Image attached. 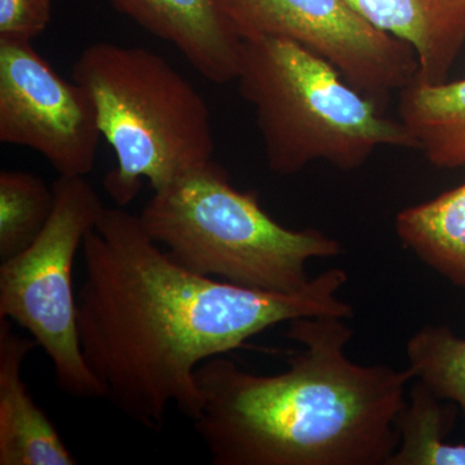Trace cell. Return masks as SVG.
<instances>
[{"instance_id":"obj_3","label":"cell","mask_w":465,"mask_h":465,"mask_svg":"<svg viewBox=\"0 0 465 465\" xmlns=\"http://www.w3.org/2000/svg\"><path fill=\"white\" fill-rule=\"evenodd\" d=\"M235 81L255 109L272 173L290 176L320 161L354 171L379 148L418 149L405 125L289 39L246 36Z\"/></svg>"},{"instance_id":"obj_6","label":"cell","mask_w":465,"mask_h":465,"mask_svg":"<svg viewBox=\"0 0 465 465\" xmlns=\"http://www.w3.org/2000/svg\"><path fill=\"white\" fill-rule=\"evenodd\" d=\"M52 188L47 225L26 250L0 265V318L23 327L45 351L61 391L75 399H105L79 341L73 266L106 207L85 176H60Z\"/></svg>"},{"instance_id":"obj_5","label":"cell","mask_w":465,"mask_h":465,"mask_svg":"<svg viewBox=\"0 0 465 465\" xmlns=\"http://www.w3.org/2000/svg\"><path fill=\"white\" fill-rule=\"evenodd\" d=\"M73 81L91 94L101 134L114 150L116 166L104 186L119 207L137 197L143 180L158 191L213 161L206 101L161 54L94 43L75 61Z\"/></svg>"},{"instance_id":"obj_12","label":"cell","mask_w":465,"mask_h":465,"mask_svg":"<svg viewBox=\"0 0 465 465\" xmlns=\"http://www.w3.org/2000/svg\"><path fill=\"white\" fill-rule=\"evenodd\" d=\"M399 121L433 166H465V78L424 84L415 78L400 92Z\"/></svg>"},{"instance_id":"obj_7","label":"cell","mask_w":465,"mask_h":465,"mask_svg":"<svg viewBox=\"0 0 465 465\" xmlns=\"http://www.w3.org/2000/svg\"><path fill=\"white\" fill-rule=\"evenodd\" d=\"M243 38L278 36L331 64L379 108L419 73L414 50L369 23L348 0H229Z\"/></svg>"},{"instance_id":"obj_15","label":"cell","mask_w":465,"mask_h":465,"mask_svg":"<svg viewBox=\"0 0 465 465\" xmlns=\"http://www.w3.org/2000/svg\"><path fill=\"white\" fill-rule=\"evenodd\" d=\"M54 207V192L41 177L0 171V259L14 258L39 237Z\"/></svg>"},{"instance_id":"obj_10","label":"cell","mask_w":465,"mask_h":465,"mask_svg":"<svg viewBox=\"0 0 465 465\" xmlns=\"http://www.w3.org/2000/svg\"><path fill=\"white\" fill-rule=\"evenodd\" d=\"M35 347L32 336L18 335L8 318H0V465H74L78 460L21 378Z\"/></svg>"},{"instance_id":"obj_14","label":"cell","mask_w":465,"mask_h":465,"mask_svg":"<svg viewBox=\"0 0 465 465\" xmlns=\"http://www.w3.org/2000/svg\"><path fill=\"white\" fill-rule=\"evenodd\" d=\"M423 382L410 390L397 415L399 445L387 465H465V443H449L457 409Z\"/></svg>"},{"instance_id":"obj_16","label":"cell","mask_w":465,"mask_h":465,"mask_svg":"<svg viewBox=\"0 0 465 465\" xmlns=\"http://www.w3.org/2000/svg\"><path fill=\"white\" fill-rule=\"evenodd\" d=\"M406 356L414 378L465 416V339L448 326H425L407 341Z\"/></svg>"},{"instance_id":"obj_9","label":"cell","mask_w":465,"mask_h":465,"mask_svg":"<svg viewBox=\"0 0 465 465\" xmlns=\"http://www.w3.org/2000/svg\"><path fill=\"white\" fill-rule=\"evenodd\" d=\"M146 32L170 42L208 81H235L243 35L229 0H110Z\"/></svg>"},{"instance_id":"obj_17","label":"cell","mask_w":465,"mask_h":465,"mask_svg":"<svg viewBox=\"0 0 465 465\" xmlns=\"http://www.w3.org/2000/svg\"><path fill=\"white\" fill-rule=\"evenodd\" d=\"M51 0H0V39L30 41L51 21Z\"/></svg>"},{"instance_id":"obj_11","label":"cell","mask_w":465,"mask_h":465,"mask_svg":"<svg viewBox=\"0 0 465 465\" xmlns=\"http://www.w3.org/2000/svg\"><path fill=\"white\" fill-rule=\"evenodd\" d=\"M361 16L414 50L416 78L446 82L465 43V0H348Z\"/></svg>"},{"instance_id":"obj_8","label":"cell","mask_w":465,"mask_h":465,"mask_svg":"<svg viewBox=\"0 0 465 465\" xmlns=\"http://www.w3.org/2000/svg\"><path fill=\"white\" fill-rule=\"evenodd\" d=\"M101 137L84 87L57 74L32 42L0 39V142L38 152L60 176H87Z\"/></svg>"},{"instance_id":"obj_2","label":"cell","mask_w":465,"mask_h":465,"mask_svg":"<svg viewBox=\"0 0 465 465\" xmlns=\"http://www.w3.org/2000/svg\"><path fill=\"white\" fill-rule=\"evenodd\" d=\"M299 345L280 374L258 375L225 356L195 371V432L215 465H387L411 370L361 365L353 330L338 317L291 321Z\"/></svg>"},{"instance_id":"obj_13","label":"cell","mask_w":465,"mask_h":465,"mask_svg":"<svg viewBox=\"0 0 465 465\" xmlns=\"http://www.w3.org/2000/svg\"><path fill=\"white\" fill-rule=\"evenodd\" d=\"M396 232L416 258L465 290V182L401 211Z\"/></svg>"},{"instance_id":"obj_1","label":"cell","mask_w":465,"mask_h":465,"mask_svg":"<svg viewBox=\"0 0 465 465\" xmlns=\"http://www.w3.org/2000/svg\"><path fill=\"white\" fill-rule=\"evenodd\" d=\"M76 324L85 362L131 420L163 430L174 406L191 420L202 363L259 333L305 317H353L339 298L348 273L331 268L296 292H271L183 268L150 237L140 216L105 208L82 247Z\"/></svg>"},{"instance_id":"obj_4","label":"cell","mask_w":465,"mask_h":465,"mask_svg":"<svg viewBox=\"0 0 465 465\" xmlns=\"http://www.w3.org/2000/svg\"><path fill=\"white\" fill-rule=\"evenodd\" d=\"M139 216L183 268L247 289L296 292L311 282L309 262L342 252L318 229L275 222L255 192L238 191L213 161L154 191Z\"/></svg>"}]
</instances>
